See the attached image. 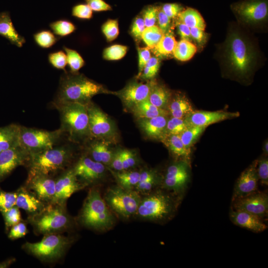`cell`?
<instances>
[{
    "instance_id": "7",
    "label": "cell",
    "mask_w": 268,
    "mask_h": 268,
    "mask_svg": "<svg viewBox=\"0 0 268 268\" xmlns=\"http://www.w3.org/2000/svg\"><path fill=\"white\" fill-rule=\"evenodd\" d=\"M75 238L61 234L44 235L36 243L26 242L22 249L27 253L44 262H54L62 258L74 242Z\"/></svg>"
},
{
    "instance_id": "30",
    "label": "cell",
    "mask_w": 268,
    "mask_h": 268,
    "mask_svg": "<svg viewBox=\"0 0 268 268\" xmlns=\"http://www.w3.org/2000/svg\"><path fill=\"white\" fill-rule=\"evenodd\" d=\"M112 172L117 185L126 190H134L137 184L140 171L127 170L116 171L109 168Z\"/></svg>"
},
{
    "instance_id": "37",
    "label": "cell",
    "mask_w": 268,
    "mask_h": 268,
    "mask_svg": "<svg viewBox=\"0 0 268 268\" xmlns=\"http://www.w3.org/2000/svg\"><path fill=\"white\" fill-rule=\"evenodd\" d=\"M60 39L53 32L47 29L39 30L33 34L35 43L43 49L51 48Z\"/></svg>"
},
{
    "instance_id": "61",
    "label": "cell",
    "mask_w": 268,
    "mask_h": 268,
    "mask_svg": "<svg viewBox=\"0 0 268 268\" xmlns=\"http://www.w3.org/2000/svg\"><path fill=\"white\" fill-rule=\"evenodd\" d=\"M14 259H10L0 263V268H6L14 262Z\"/></svg>"
},
{
    "instance_id": "43",
    "label": "cell",
    "mask_w": 268,
    "mask_h": 268,
    "mask_svg": "<svg viewBox=\"0 0 268 268\" xmlns=\"http://www.w3.org/2000/svg\"><path fill=\"white\" fill-rule=\"evenodd\" d=\"M127 47L121 45H114L106 48L103 51V58L107 60H118L126 54Z\"/></svg>"
},
{
    "instance_id": "35",
    "label": "cell",
    "mask_w": 268,
    "mask_h": 268,
    "mask_svg": "<svg viewBox=\"0 0 268 268\" xmlns=\"http://www.w3.org/2000/svg\"><path fill=\"white\" fill-rule=\"evenodd\" d=\"M197 50L196 46L190 41L181 39L177 42L173 55L178 60L184 62L190 60Z\"/></svg>"
},
{
    "instance_id": "4",
    "label": "cell",
    "mask_w": 268,
    "mask_h": 268,
    "mask_svg": "<svg viewBox=\"0 0 268 268\" xmlns=\"http://www.w3.org/2000/svg\"><path fill=\"white\" fill-rule=\"evenodd\" d=\"M28 221L37 235L61 234L75 226V220L67 212L66 205L49 203L37 214L28 216Z\"/></svg>"
},
{
    "instance_id": "19",
    "label": "cell",
    "mask_w": 268,
    "mask_h": 268,
    "mask_svg": "<svg viewBox=\"0 0 268 268\" xmlns=\"http://www.w3.org/2000/svg\"><path fill=\"white\" fill-rule=\"evenodd\" d=\"M155 83L154 80L145 83L131 82L118 94L125 106L131 110L136 104L148 99L151 88Z\"/></svg>"
},
{
    "instance_id": "13",
    "label": "cell",
    "mask_w": 268,
    "mask_h": 268,
    "mask_svg": "<svg viewBox=\"0 0 268 268\" xmlns=\"http://www.w3.org/2000/svg\"><path fill=\"white\" fill-rule=\"evenodd\" d=\"M72 168L78 180L86 187L99 183L105 176V165L86 155L80 157Z\"/></svg>"
},
{
    "instance_id": "44",
    "label": "cell",
    "mask_w": 268,
    "mask_h": 268,
    "mask_svg": "<svg viewBox=\"0 0 268 268\" xmlns=\"http://www.w3.org/2000/svg\"><path fill=\"white\" fill-rule=\"evenodd\" d=\"M1 214L4 218L6 231L22 220L19 208L16 205Z\"/></svg>"
},
{
    "instance_id": "54",
    "label": "cell",
    "mask_w": 268,
    "mask_h": 268,
    "mask_svg": "<svg viewBox=\"0 0 268 268\" xmlns=\"http://www.w3.org/2000/svg\"><path fill=\"white\" fill-rule=\"evenodd\" d=\"M137 52L138 55V72L137 77L139 78L144 66L151 58V54L148 47L138 48Z\"/></svg>"
},
{
    "instance_id": "3",
    "label": "cell",
    "mask_w": 268,
    "mask_h": 268,
    "mask_svg": "<svg viewBox=\"0 0 268 268\" xmlns=\"http://www.w3.org/2000/svg\"><path fill=\"white\" fill-rule=\"evenodd\" d=\"M117 218L105 202L99 189L94 187L89 190L76 221L86 228L105 232L115 226Z\"/></svg>"
},
{
    "instance_id": "5",
    "label": "cell",
    "mask_w": 268,
    "mask_h": 268,
    "mask_svg": "<svg viewBox=\"0 0 268 268\" xmlns=\"http://www.w3.org/2000/svg\"><path fill=\"white\" fill-rule=\"evenodd\" d=\"M73 148L68 144H57L53 148L30 154L26 164L28 172L54 177L70 165L73 158Z\"/></svg>"
},
{
    "instance_id": "1",
    "label": "cell",
    "mask_w": 268,
    "mask_h": 268,
    "mask_svg": "<svg viewBox=\"0 0 268 268\" xmlns=\"http://www.w3.org/2000/svg\"><path fill=\"white\" fill-rule=\"evenodd\" d=\"M182 198L158 188L141 196L134 218L160 224L167 222L175 216Z\"/></svg>"
},
{
    "instance_id": "25",
    "label": "cell",
    "mask_w": 268,
    "mask_h": 268,
    "mask_svg": "<svg viewBox=\"0 0 268 268\" xmlns=\"http://www.w3.org/2000/svg\"><path fill=\"white\" fill-rule=\"evenodd\" d=\"M0 35L19 48L22 47L26 42L25 38L15 28L8 11L0 13Z\"/></svg>"
},
{
    "instance_id": "22",
    "label": "cell",
    "mask_w": 268,
    "mask_h": 268,
    "mask_svg": "<svg viewBox=\"0 0 268 268\" xmlns=\"http://www.w3.org/2000/svg\"><path fill=\"white\" fill-rule=\"evenodd\" d=\"M16 192V205L25 210L28 216L37 214L48 204L40 200L24 185L20 187Z\"/></svg>"
},
{
    "instance_id": "49",
    "label": "cell",
    "mask_w": 268,
    "mask_h": 268,
    "mask_svg": "<svg viewBox=\"0 0 268 268\" xmlns=\"http://www.w3.org/2000/svg\"><path fill=\"white\" fill-rule=\"evenodd\" d=\"M121 154L124 170L134 168L138 163L136 154L129 149H121Z\"/></svg>"
},
{
    "instance_id": "39",
    "label": "cell",
    "mask_w": 268,
    "mask_h": 268,
    "mask_svg": "<svg viewBox=\"0 0 268 268\" xmlns=\"http://www.w3.org/2000/svg\"><path fill=\"white\" fill-rule=\"evenodd\" d=\"M164 35L158 26L145 27L141 35V39L149 49H153Z\"/></svg>"
},
{
    "instance_id": "50",
    "label": "cell",
    "mask_w": 268,
    "mask_h": 268,
    "mask_svg": "<svg viewBox=\"0 0 268 268\" xmlns=\"http://www.w3.org/2000/svg\"><path fill=\"white\" fill-rule=\"evenodd\" d=\"M257 172L261 184L263 185H268V159L266 157L258 160Z\"/></svg>"
},
{
    "instance_id": "47",
    "label": "cell",
    "mask_w": 268,
    "mask_h": 268,
    "mask_svg": "<svg viewBox=\"0 0 268 268\" xmlns=\"http://www.w3.org/2000/svg\"><path fill=\"white\" fill-rule=\"evenodd\" d=\"M102 31L108 41L115 39L119 33L118 20H108L102 25Z\"/></svg>"
},
{
    "instance_id": "60",
    "label": "cell",
    "mask_w": 268,
    "mask_h": 268,
    "mask_svg": "<svg viewBox=\"0 0 268 268\" xmlns=\"http://www.w3.org/2000/svg\"><path fill=\"white\" fill-rule=\"evenodd\" d=\"M178 33L180 35L181 39L190 40L191 35L190 32V28L185 24L179 22L177 24Z\"/></svg>"
},
{
    "instance_id": "6",
    "label": "cell",
    "mask_w": 268,
    "mask_h": 268,
    "mask_svg": "<svg viewBox=\"0 0 268 268\" xmlns=\"http://www.w3.org/2000/svg\"><path fill=\"white\" fill-rule=\"evenodd\" d=\"M60 116V129L73 141L91 136L86 104L70 103L55 106Z\"/></svg>"
},
{
    "instance_id": "8",
    "label": "cell",
    "mask_w": 268,
    "mask_h": 268,
    "mask_svg": "<svg viewBox=\"0 0 268 268\" xmlns=\"http://www.w3.org/2000/svg\"><path fill=\"white\" fill-rule=\"evenodd\" d=\"M103 198L117 218L127 221L135 217L141 196L134 190L116 185L108 188Z\"/></svg>"
},
{
    "instance_id": "23",
    "label": "cell",
    "mask_w": 268,
    "mask_h": 268,
    "mask_svg": "<svg viewBox=\"0 0 268 268\" xmlns=\"http://www.w3.org/2000/svg\"><path fill=\"white\" fill-rule=\"evenodd\" d=\"M229 216L231 221L236 225L254 232H263L268 227L263 219L244 211L231 208Z\"/></svg>"
},
{
    "instance_id": "45",
    "label": "cell",
    "mask_w": 268,
    "mask_h": 268,
    "mask_svg": "<svg viewBox=\"0 0 268 268\" xmlns=\"http://www.w3.org/2000/svg\"><path fill=\"white\" fill-rule=\"evenodd\" d=\"M17 194L14 192H6L0 189V211L5 212L16 205Z\"/></svg>"
},
{
    "instance_id": "12",
    "label": "cell",
    "mask_w": 268,
    "mask_h": 268,
    "mask_svg": "<svg viewBox=\"0 0 268 268\" xmlns=\"http://www.w3.org/2000/svg\"><path fill=\"white\" fill-rule=\"evenodd\" d=\"M231 8L241 20L255 23L265 20L268 15V0H243L233 3Z\"/></svg>"
},
{
    "instance_id": "14",
    "label": "cell",
    "mask_w": 268,
    "mask_h": 268,
    "mask_svg": "<svg viewBox=\"0 0 268 268\" xmlns=\"http://www.w3.org/2000/svg\"><path fill=\"white\" fill-rule=\"evenodd\" d=\"M85 187L78 180L72 167H69L55 179V193L52 202L66 205L67 199L73 194Z\"/></svg>"
},
{
    "instance_id": "16",
    "label": "cell",
    "mask_w": 268,
    "mask_h": 268,
    "mask_svg": "<svg viewBox=\"0 0 268 268\" xmlns=\"http://www.w3.org/2000/svg\"><path fill=\"white\" fill-rule=\"evenodd\" d=\"M86 107L91 136L108 138L114 135V126L107 115L91 101L86 104Z\"/></svg>"
},
{
    "instance_id": "38",
    "label": "cell",
    "mask_w": 268,
    "mask_h": 268,
    "mask_svg": "<svg viewBox=\"0 0 268 268\" xmlns=\"http://www.w3.org/2000/svg\"><path fill=\"white\" fill-rule=\"evenodd\" d=\"M52 32L60 38L68 36L76 29L75 25L66 19H60L49 24Z\"/></svg>"
},
{
    "instance_id": "20",
    "label": "cell",
    "mask_w": 268,
    "mask_h": 268,
    "mask_svg": "<svg viewBox=\"0 0 268 268\" xmlns=\"http://www.w3.org/2000/svg\"><path fill=\"white\" fill-rule=\"evenodd\" d=\"M239 116V112L194 110L184 119L188 126L206 127L211 124L238 117Z\"/></svg>"
},
{
    "instance_id": "29",
    "label": "cell",
    "mask_w": 268,
    "mask_h": 268,
    "mask_svg": "<svg viewBox=\"0 0 268 268\" xmlns=\"http://www.w3.org/2000/svg\"><path fill=\"white\" fill-rule=\"evenodd\" d=\"M134 115L138 119L151 118L158 116H168V111L152 104L148 99L139 103L131 109Z\"/></svg>"
},
{
    "instance_id": "9",
    "label": "cell",
    "mask_w": 268,
    "mask_h": 268,
    "mask_svg": "<svg viewBox=\"0 0 268 268\" xmlns=\"http://www.w3.org/2000/svg\"><path fill=\"white\" fill-rule=\"evenodd\" d=\"M225 55L230 67L242 75L247 73L254 64L253 50L246 40L237 33H232L228 37Z\"/></svg>"
},
{
    "instance_id": "2",
    "label": "cell",
    "mask_w": 268,
    "mask_h": 268,
    "mask_svg": "<svg viewBox=\"0 0 268 268\" xmlns=\"http://www.w3.org/2000/svg\"><path fill=\"white\" fill-rule=\"evenodd\" d=\"M107 92L102 85L83 74L65 71L60 78L53 105L55 107L75 102L87 104L95 95Z\"/></svg>"
},
{
    "instance_id": "26",
    "label": "cell",
    "mask_w": 268,
    "mask_h": 268,
    "mask_svg": "<svg viewBox=\"0 0 268 268\" xmlns=\"http://www.w3.org/2000/svg\"><path fill=\"white\" fill-rule=\"evenodd\" d=\"M167 110L171 117L185 119L194 109L185 94L177 93L171 96L167 107Z\"/></svg>"
},
{
    "instance_id": "34",
    "label": "cell",
    "mask_w": 268,
    "mask_h": 268,
    "mask_svg": "<svg viewBox=\"0 0 268 268\" xmlns=\"http://www.w3.org/2000/svg\"><path fill=\"white\" fill-rule=\"evenodd\" d=\"M177 41L171 30L164 33L156 46L153 49L154 53L159 56H168L173 54Z\"/></svg>"
},
{
    "instance_id": "36",
    "label": "cell",
    "mask_w": 268,
    "mask_h": 268,
    "mask_svg": "<svg viewBox=\"0 0 268 268\" xmlns=\"http://www.w3.org/2000/svg\"><path fill=\"white\" fill-rule=\"evenodd\" d=\"M206 127L189 126L181 134V139L186 148L191 152V147L204 132Z\"/></svg>"
},
{
    "instance_id": "57",
    "label": "cell",
    "mask_w": 268,
    "mask_h": 268,
    "mask_svg": "<svg viewBox=\"0 0 268 268\" xmlns=\"http://www.w3.org/2000/svg\"><path fill=\"white\" fill-rule=\"evenodd\" d=\"M92 11L95 12L112 10L111 6L104 0H84Z\"/></svg>"
},
{
    "instance_id": "58",
    "label": "cell",
    "mask_w": 268,
    "mask_h": 268,
    "mask_svg": "<svg viewBox=\"0 0 268 268\" xmlns=\"http://www.w3.org/2000/svg\"><path fill=\"white\" fill-rule=\"evenodd\" d=\"M109 169L116 171H123V166L121 158V149L114 152L113 157L109 166Z\"/></svg>"
},
{
    "instance_id": "33",
    "label": "cell",
    "mask_w": 268,
    "mask_h": 268,
    "mask_svg": "<svg viewBox=\"0 0 268 268\" xmlns=\"http://www.w3.org/2000/svg\"><path fill=\"white\" fill-rule=\"evenodd\" d=\"M171 96L168 89L156 82L151 88L148 99L155 106L167 110Z\"/></svg>"
},
{
    "instance_id": "15",
    "label": "cell",
    "mask_w": 268,
    "mask_h": 268,
    "mask_svg": "<svg viewBox=\"0 0 268 268\" xmlns=\"http://www.w3.org/2000/svg\"><path fill=\"white\" fill-rule=\"evenodd\" d=\"M233 210L244 211L262 219L268 216V194L267 191H256L232 201Z\"/></svg>"
},
{
    "instance_id": "55",
    "label": "cell",
    "mask_w": 268,
    "mask_h": 268,
    "mask_svg": "<svg viewBox=\"0 0 268 268\" xmlns=\"http://www.w3.org/2000/svg\"><path fill=\"white\" fill-rule=\"evenodd\" d=\"M145 25L142 17H136L132 25L131 33L136 39H141V35L145 28Z\"/></svg>"
},
{
    "instance_id": "41",
    "label": "cell",
    "mask_w": 268,
    "mask_h": 268,
    "mask_svg": "<svg viewBox=\"0 0 268 268\" xmlns=\"http://www.w3.org/2000/svg\"><path fill=\"white\" fill-rule=\"evenodd\" d=\"M188 126L184 119L171 117L170 119H168L167 122L165 135L170 134L179 135Z\"/></svg>"
},
{
    "instance_id": "21",
    "label": "cell",
    "mask_w": 268,
    "mask_h": 268,
    "mask_svg": "<svg viewBox=\"0 0 268 268\" xmlns=\"http://www.w3.org/2000/svg\"><path fill=\"white\" fill-rule=\"evenodd\" d=\"M258 160H256L240 175L234 186L232 201L258 190L259 178L257 172Z\"/></svg>"
},
{
    "instance_id": "24",
    "label": "cell",
    "mask_w": 268,
    "mask_h": 268,
    "mask_svg": "<svg viewBox=\"0 0 268 268\" xmlns=\"http://www.w3.org/2000/svg\"><path fill=\"white\" fill-rule=\"evenodd\" d=\"M167 116H158L151 118L139 119L141 130L148 137L161 140L165 135Z\"/></svg>"
},
{
    "instance_id": "40",
    "label": "cell",
    "mask_w": 268,
    "mask_h": 268,
    "mask_svg": "<svg viewBox=\"0 0 268 268\" xmlns=\"http://www.w3.org/2000/svg\"><path fill=\"white\" fill-rule=\"evenodd\" d=\"M67 60V65L71 73H76L84 65V60L75 50L63 46Z\"/></svg>"
},
{
    "instance_id": "62",
    "label": "cell",
    "mask_w": 268,
    "mask_h": 268,
    "mask_svg": "<svg viewBox=\"0 0 268 268\" xmlns=\"http://www.w3.org/2000/svg\"><path fill=\"white\" fill-rule=\"evenodd\" d=\"M264 150L266 155L268 153V141H266L264 146Z\"/></svg>"
},
{
    "instance_id": "27",
    "label": "cell",
    "mask_w": 268,
    "mask_h": 268,
    "mask_svg": "<svg viewBox=\"0 0 268 268\" xmlns=\"http://www.w3.org/2000/svg\"><path fill=\"white\" fill-rule=\"evenodd\" d=\"M88 154H85L93 160L105 166H109L114 152L110 149L107 141L95 140L88 147Z\"/></svg>"
},
{
    "instance_id": "42",
    "label": "cell",
    "mask_w": 268,
    "mask_h": 268,
    "mask_svg": "<svg viewBox=\"0 0 268 268\" xmlns=\"http://www.w3.org/2000/svg\"><path fill=\"white\" fill-rule=\"evenodd\" d=\"M49 64L53 67L58 69L65 71L67 65V60L66 53L63 50H59L50 53L48 56Z\"/></svg>"
},
{
    "instance_id": "51",
    "label": "cell",
    "mask_w": 268,
    "mask_h": 268,
    "mask_svg": "<svg viewBox=\"0 0 268 268\" xmlns=\"http://www.w3.org/2000/svg\"><path fill=\"white\" fill-rule=\"evenodd\" d=\"M158 8L157 6L149 5L143 10L142 18L146 27L155 25L157 21Z\"/></svg>"
},
{
    "instance_id": "31",
    "label": "cell",
    "mask_w": 268,
    "mask_h": 268,
    "mask_svg": "<svg viewBox=\"0 0 268 268\" xmlns=\"http://www.w3.org/2000/svg\"><path fill=\"white\" fill-rule=\"evenodd\" d=\"M161 141L175 156L190 162L191 152L186 148L179 135H167Z\"/></svg>"
},
{
    "instance_id": "52",
    "label": "cell",
    "mask_w": 268,
    "mask_h": 268,
    "mask_svg": "<svg viewBox=\"0 0 268 268\" xmlns=\"http://www.w3.org/2000/svg\"><path fill=\"white\" fill-rule=\"evenodd\" d=\"M28 232L25 222L21 220L10 228L8 237L11 240L17 239L25 236Z\"/></svg>"
},
{
    "instance_id": "11",
    "label": "cell",
    "mask_w": 268,
    "mask_h": 268,
    "mask_svg": "<svg viewBox=\"0 0 268 268\" xmlns=\"http://www.w3.org/2000/svg\"><path fill=\"white\" fill-rule=\"evenodd\" d=\"M190 162L181 160L170 165L161 180L160 188L183 196L190 180Z\"/></svg>"
},
{
    "instance_id": "17",
    "label": "cell",
    "mask_w": 268,
    "mask_h": 268,
    "mask_svg": "<svg viewBox=\"0 0 268 268\" xmlns=\"http://www.w3.org/2000/svg\"><path fill=\"white\" fill-rule=\"evenodd\" d=\"M24 186L46 203L52 202L55 193V179L43 174L28 172Z\"/></svg>"
},
{
    "instance_id": "18",
    "label": "cell",
    "mask_w": 268,
    "mask_h": 268,
    "mask_svg": "<svg viewBox=\"0 0 268 268\" xmlns=\"http://www.w3.org/2000/svg\"><path fill=\"white\" fill-rule=\"evenodd\" d=\"M29 153L20 145L0 152V182L16 167L26 165Z\"/></svg>"
},
{
    "instance_id": "59",
    "label": "cell",
    "mask_w": 268,
    "mask_h": 268,
    "mask_svg": "<svg viewBox=\"0 0 268 268\" xmlns=\"http://www.w3.org/2000/svg\"><path fill=\"white\" fill-rule=\"evenodd\" d=\"M191 37L199 44L202 45L206 40V34L204 30L198 28H190Z\"/></svg>"
},
{
    "instance_id": "53",
    "label": "cell",
    "mask_w": 268,
    "mask_h": 268,
    "mask_svg": "<svg viewBox=\"0 0 268 268\" xmlns=\"http://www.w3.org/2000/svg\"><path fill=\"white\" fill-rule=\"evenodd\" d=\"M160 7L170 19L177 17L178 14L184 9L181 4L178 3H166Z\"/></svg>"
},
{
    "instance_id": "48",
    "label": "cell",
    "mask_w": 268,
    "mask_h": 268,
    "mask_svg": "<svg viewBox=\"0 0 268 268\" xmlns=\"http://www.w3.org/2000/svg\"><path fill=\"white\" fill-rule=\"evenodd\" d=\"M72 16L80 19L88 20L92 18V10L87 3H77L72 7Z\"/></svg>"
},
{
    "instance_id": "28",
    "label": "cell",
    "mask_w": 268,
    "mask_h": 268,
    "mask_svg": "<svg viewBox=\"0 0 268 268\" xmlns=\"http://www.w3.org/2000/svg\"><path fill=\"white\" fill-rule=\"evenodd\" d=\"M20 126L11 124L0 127V152L20 144Z\"/></svg>"
},
{
    "instance_id": "32",
    "label": "cell",
    "mask_w": 268,
    "mask_h": 268,
    "mask_svg": "<svg viewBox=\"0 0 268 268\" xmlns=\"http://www.w3.org/2000/svg\"><path fill=\"white\" fill-rule=\"evenodd\" d=\"M179 22L191 28H198L204 30L205 27L204 20L196 9L188 7L184 9L177 15Z\"/></svg>"
},
{
    "instance_id": "56",
    "label": "cell",
    "mask_w": 268,
    "mask_h": 268,
    "mask_svg": "<svg viewBox=\"0 0 268 268\" xmlns=\"http://www.w3.org/2000/svg\"><path fill=\"white\" fill-rule=\"evenodd\" d=\"M157 21L158 26L164 34L170 29L171 19L164 13L160 6L158 8Z\"/></svg>"
},
{
    "instance_id": "10",
    "label": "cell",
    "mask_w": 268,
    "mask_h": 268,
    "mask_svg": "<svg viewBox=\"0 0 268 268\" xmlns=\"http://www.w3.org/2000/svg\"><path fill=\"white\" fill-rule=\"evenodd\" d=\"M64 135L60 128L48 131L21 126L20 144L30 154L38 153L58 144Z\"/></svg>"
},
{
    "instance_id": "46",
    "label": "cell",
    "mask_w": 268,
    "mask_h": 268,
    "mask_svg": "<svg viewBox=\"0 0 268 268\" xmlns=\"http://www.w3.org/2000/svg\"><path fill=\"white\" fill-rule=\"evenodd\" d=\"M159 66V59L156 57H151L144 66L140 77L144 79L152 78L157 73Z\"/></svg>"
}]
</instances>
